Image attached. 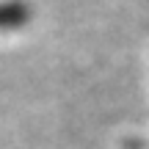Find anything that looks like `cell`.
I'll return each instance as SVG.
<instances>
[{
	"label": "cell",
	"mask_w": 149,
	"mask_h": 149,
	"mask_svg": "<svg viewBox=\"0 0 149 149\" xmlns=\"http://www.w3.org/2000/svg\"><path fill=\"white\" fill-rule=\"evenodd\" d=\"M28 19V8L22 3H0V31L22 25Z\"/></svg>",
	"instance_id": "obj_1"
}]
</instances>
